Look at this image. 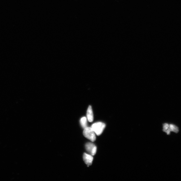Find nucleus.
Segmentation results:
<instances>
[{
    "label": "nucleus",
    "instance_id": "f257e3e1",
    "mask_svg": "<svg viewBox=\"0 0 181 181\" xmlns=\"http://www.w3.org/2000/svg\"><path fill=\"white\" fill-rule=\"evenodd\" d=\"M106 126L105 124L102 122H97L93 124L91 128L96 135L99 136L104 131Z\"/></svg>",
    "mask_w": 181,
    "mask_h": 181
},
{
    "label": "nucleus",
    "instance_id": "f03ea898",
    "mask_svg": "<svg viewBox=\"0 0 181 181\" xmlns=\"http://www.w3.org/2000/svg\"><path fill=\"white\" fill-rule=\"evenodd\" d=\"M83 134L85 137L92 142H94L96 139V134L91 127H87L85 128L83 131Z\"/></svg>",
    "mask_w": 181,
    "mask_h": 181
},
{
    "label": "nucleus",
    "instance_id": "7ed1b4c3",
    "mask_svg": "<svg viewBox=\"0 0 181 181\" xmlns=\"http://www.w3.org/2000/svg\"><path fill=\"white\" fill-rule=\"evenodd\" d=\"M87 151L90 154L94 156L96 153L97 147L95 145L91 143H87L85 145Z\"/></svg>",
    "mask_w": 181,
    "mask_h": 181
},
{
    "label": "nucleus",
    "instance_id": "20e7f679",
    "mask_svg": "<svg viewBox=\"0 0 181 181\" xmlns=\"http://www.w3.org/2000/svg\"><path fill=\"white\" fill-rule=\"evenodd\" d=\"M83 158L85 163L88 165V167L92 165L93 158L91 155L84 153Z\"/></svg>",
    "mask_w": 181,
    "mask_h": 181
},
{
    "label": "nucleus",
    "instance_id": "39448f33",
    "mask_svg": "<svg viewBox=\"0 0 181 181\" xmlns=\"http://www.w3.org/2000/svg\"><path fill=\"white\" fill-rule=\"evenodd\" d=\"M87 116L88 120L90 122H92L93 120L94 117L91 106H89L88 108L87 112Z\"/></svg>",
    "mask_w": 181,
    "mask_h": 181
},
{
    "label": "nucleus",
    "instance_id": "423d86ee",
    "mask_svg": "<svg viewBox=\"0 0 181 181\" xmlns=\"http://www.w3.org/2000/svg\"><path fill=\"white\" fill-rule=\"evenodd\" d=\"M169 130L171 132H174L175 133H178L179 131V129L178 127L173 124H169Z\"/></svg>",
    "mask_w": 181,
    "mask_h": 181
},
{
    "label": "nucleus",
    "instance_id": "0eeeda50",
    "mask_svg": "<svg viewBox=\"0 0 181 181\" xmlns=\"http://www.w3.org/2000/svg\"><path fill=\"white\" fill-rule=\"evenodd\" d=\"M80 124L82 128H85L87 127V118L86 117L82 118L80 121Z\"/></svg>",
    "mask_w": 181,
    "mask_h": 181
},
{
    "label": "nucleus",
    "instance_id": "6e6552de",
    "mask_svg": "<svg viewBox=\"0 0 181 181\" xmlns=\"http://www.w3.org/2000/svg\"><path fill=\"white\" fill-rule=\"evenodd\" d=\"M163 131L166 133L167 135H170L171 131L169 130V124L165 123L163 124Z\"/></svg>",
    "mask_w": 181,
    "mask_h": 181
}]
</instances>
